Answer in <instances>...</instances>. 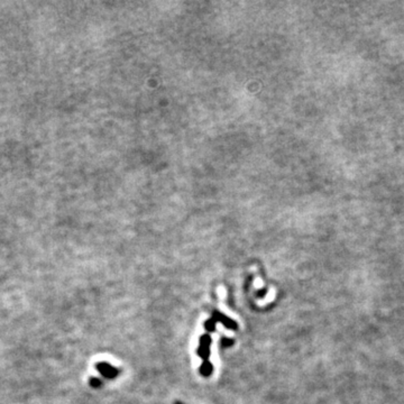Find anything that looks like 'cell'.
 I'll use <instances>...</instances> for the list:
<instances>
[{"instance_id":"4","label":"cell","mask_w":404,"mask_h":404,"mask_svg":"<svg viewBox=\"0 0 404 404\" xmlns=\"http://www.w3.org/2000/svg\"><path fill=\"white\" fill-rule=\"evenodd\" d=\"M200 372L202 375L204 376H209L210 374L212 373V365L208 361H205L203 364L201 365V368H200Z\"/></svg>"},{"instance_id":"6","label":"cell","mask_w":404,"mask_h":404,"mask_svg":"<svg viewBox=\"0 0 404 404\" xmlns=\"http://www.w3.org/2000/svg\"><path fill=\"white\" fill-rule=\"evenodd\" d=\"M233 344H234V340L233 339H228V338H223V339L221 340L222 347H229Z\"/></svg>"},{"instance_id":"2","label":"cell","mask_w":404,"mask_h":404,"mask_svg":"<svg viewBox=\"0 0 404 404\" xmlns=\"http://www.w3.org/2000/svg\"><path fill=\"white\" fill-rule=\"evenodd\" d=\"M97 369L105 377L113 378L117 374H118V370H117L115 367L109 365L107 363H100L97 365Z\"/></svg>"},{"instance_id":"3","label":"cell","mask_w":404,"mask_h":404,"mask_svg":"<svg viewBox=\"0 0 404 404\" xmlns=\"http://www.w3.org/2000/svg\"><path fill=\"white\" fill-rule=\"evenodd\" d=\"M214 319L217 321H221L223 325H225L227 328L229 329H236L237 328V325L231 319H229L228 317H226V315H223L221 313H219V312H215V317Z\"/></svg>"},{"instance_id":"1","label":"cell","mask_w":404,"mask_h":404,"mask_svg":"<svg viewBox=\"0 0 404 404\" xmlns=\"http://www.w3.org/2000/svg\"><path fill=\"white\" fill-rule=\"evenodd\" d=\"M210 345H211L210 336L204 335L203 337H201L200 347H199V349H198V355L201 356V357L204 359V362L208 361L209 355H210V351H209V347H210Z\"/></svg>"},{"instance_id":"5","label":"cell","mask_w":404,"mask_h":404,"mask_svg":"<svg viewBox=\"0 0 404 404\" xmlns=\"http://www.w3.org/2000/svg\"><path fill=\"white\" fill-rule=\"evenodd\" d=\"M215 326H216V320L215 319H211V320H209L205 322V329L209 330V331H214L215 330Z\"/></svg>"},{"instance_id":"7","label":"cell","mask_w":404,"mask_h":404,"mask_svg":"<svg viewBox=\"0 0 404 404\" xmlns=\"http://www.w3.org/2000/svg\"><path fill=\"white\" fill-rule=\"evenodd\" d=\"M90 384H91V386H93V387H99L101 385V381L99 380V378H91Z\"/></svg>"}]
</instances>
